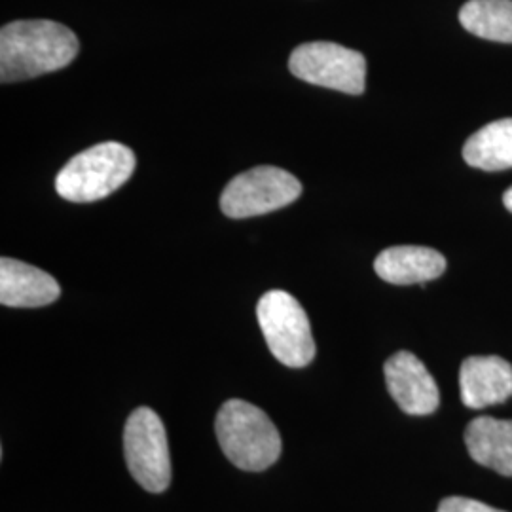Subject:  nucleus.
<instances>
[{
	"label": "nucleus",
	"mask_w": 512,
	"mask_h": 512,
	"mask_svg": "<svg viewBox=\"0 0 512 512\" xmlns=\"http://www.w3.org/2000/svg\"><path fill=\"white\" fill-rule=\"evenodd\" d=\"M459 21L475 37L512 44V0H469Z\"/></svg>",
	"instance_id": "4468645a"
},
{
	"label": "nucleus",
	"mask_w": 512,
	"mask_h": 512,
	"mask_svg": "<svg viewBox=\"0 0 512 512\" xmlns=\"http://www.w3.org/2000/svg\"><path fill=\"white\" fill-rule=\"evenodd\" d=\"M302 184L285 169L274 165L253 167L234 177L220 196V209L230 219L266 215L296 202Z\"/></svg>",
	"instance_id": "39448f33"
},
{
	"label": "nucleus",
	"mask_w": 512,
	"mask_h": 512,
	"mask_svg": "<svg viewBox=\"0 0 512 512\" xmlns=\"http://www.w3.org/2000/svg\"><path fill=\"white\" fill-rule=\"evenodd\" d=\"M256 317L266 344L281 365L302 368L315 359L308 313L285 291H270L258 300Z\"/></svg>",
	"instance_id": "20e7f679"
},
{
	"label": "nucleus",
	"mask_w": 512,
	"mask_h": 512,
	"mask_svg": "<svg viewBox=\"0 0 512 512\" xmlns=\"http://www.w3.org/2000/svg\"><path fill=\"white\" fill-rule=\"evenodd\" d=\"M461 401L469 408H486L512 397V366L501 357H469L459 370Z\"/></svg>",
	"instance_id": "1a4fd4ad"
},
{
	"label": "nucleus",
	"mask_w": 512,
	"mask_h": 512,
	"mask_svg": "<svg viewBox=\"0 0 512 512\" xmlns=\"http://www.w3.org/2000/svg\"><path fill=\"white\" fill-rule=\"evenodd\" d=\"M465 444L476 463L512 476V420L476 418L465 429Z\"/></svg>",
	"instance_id": "f8f14e48"
},
{
	"label": "nucleus",
	"mask_w": 512,
	"mask_h": 512,
	"mask_svg": "<svg viewBox=\"0 0 512 512\" xmlns=\"http://www.w3.org/2000/svg\"><path fill=\"white\" fill-rule=\"evenodd\" d=\"M503 203H505V207L512 213V186L503 194Z\"/></svg>",
	"instance_id": "dca6fc26"
},
{
	"label": "nucleus",
	"mask_w": 512,
	"mask_h": 512,
	"mask_svg": "<svg viewBox=\"0 0 512 512\" xmlns=\"http://www.w3.org/2000/svg\"><path fill=\"white\" fill-rule=\"evenodd\" d=\"M437 512H505L494 509L486 503H480L475 499H469V497H459V495H452V497H446L439 503V509Z\"/></svg>",
	"instance_id": "2eb2a0df"
},
{
	"label": "nucleus",
	"mask_w": 512,
	"mask_h": 512,
	"mask_svg": "<svg viewBox=\"0 0 512 512\" xmlns=\"http://www.w3.org/2000/svg\"><path fill=\"white\" fill-rule=\"evenodd\" d=\"M215 431L220 448L241 471H266L281 456V435L258 406L232 399L220 406Z\"/></svg>",
	"instance_id": "f03ea898"
},
{
	"label": "nucleus",
	"mask_w": 512,
	"mask_h": 512,
	"mask_svg": "<svg viewBox=\"0 0 512 512\" xmlns=\"http://www.w3.org/2000/svg\"><path fill=\"white\" fill-rule=\"evenodd\" d=\"M135 171V154L122 143H101L76 154L57 179V194L73 203L103 200L128 183Z\"/></svg>",
	"instance_id": "7ed1b4c3"
},
{
	"label": "nucleus",
	"mask_w": 512,
	"mask_h": 512,
	"mask_svg": "<svg viewBox=\"0 0 512 512\" xmlns=\"http://www.w3.org/2000/svg\"><path fill=\"white\" fill-rule=\"evenodd\" d=\"M384 372L393 401L406 414L429 416L439 408V387L414 353H395L385 361Z\"/></svg>",
	"instance_id": "6e6552de"
},
{
	"label": "nucleus",
	"mask_w": 512,
	"mask_h": 512,
	"mask_svg": "<svg viewBox=\"0 0 512 512\" xmlns=\"http://www.w3.org/2000/svg\"><path fill=\"white\" fill-rule=\"evenodd\" d=\"M80 50L73 31L57 21H12L0 31V80L12 84L67 67Z\"/></svg>",
	"instance_id": "f257e3e1"
},
{
	"label": "nucleus",
	"mask_w": 512,
	"mask_h": 512,
	"mask_svg": "<svg viewBox=\"0 0 512 512\" xmlns=\"http://www.w3.org/2000/svg\"><path fill=\"white\" fill-rule=\"evenodd\" d=\"M289 69L296 78L313 86L349 95L365 92V55L334 42L298 46L289 59Z\"/></svg>",
	"instance_id": "0eeeda50"
},
{
	"label": "nucleus",
	"mask_w": 512,
	"mask_h": 512,
	"mask_svg": "<svg viewBox=\"0 0 512 512\" xmlns=\"http://www.w3.org/2000/svg\"><path fill=\"white\" fill-rule=\"evenodd\" d=\"M124 454L131 476L150 494H162L171 482V458L164 421L148 408H137L124 427Z\"/></svg>",
	"instance_id": "423d86ee"
},
{
	"label": "nucleus",
	"mask_w": 512,
	"mask_h": 512,
	"mask_svg": "<svg viewBox=\"0 0 512 512\" xmlns=\"http://www.w3.org/2000/svg\"><path fill=\"white\" fill-rule=\"evenodd\" d=\"M374 270L391 285H425L446 272V258L429 247L399 245L382 251Z\"/></svg>",
	"instance_id": "9b49d317"
},
{
	"label": "nucleus",
	"mask_w": 512,
	"mask_h": 512,
	"mask_svg": "<svg viewBox=\"0 0 512 512\" xmlns=\"http://www.w3.org/2000/svg\"><path fill=\"white\" fill-rule=\"evenodd\" d=\"M463 158L482 171L512 167V118L497 120L473 133L463 147Z\"/></svg>",
	"instance_id": "ddd939ff"
},
{
	"label": "nucleus",
	"mask_w": 512,
	"mask_h": 512,
	"mask_svg": "<svg viewBox=\"0 0 512 512\" xmlns=\"http://www.w3.org/2000/svg\"><path fill=\"white\" fill-rule=\"evenodd\" d=\"M61 287L44 270L4 256L0 260V302L8 308H42L54 304Z\"/></svg>",
	"instance_id": "9d476101"
}]
</instances>
